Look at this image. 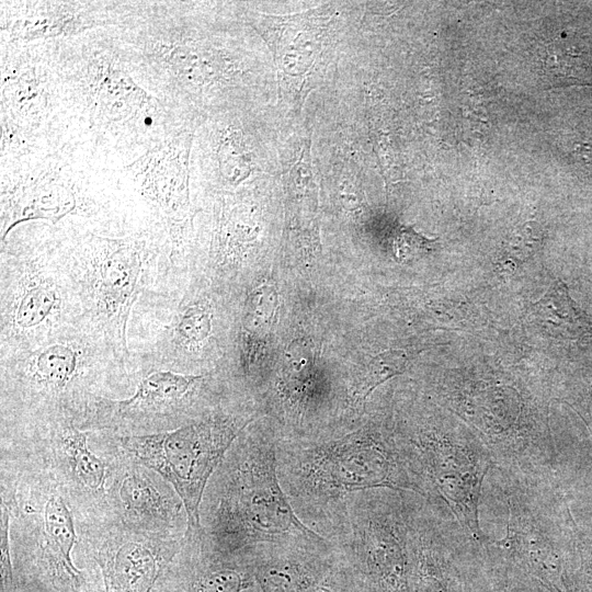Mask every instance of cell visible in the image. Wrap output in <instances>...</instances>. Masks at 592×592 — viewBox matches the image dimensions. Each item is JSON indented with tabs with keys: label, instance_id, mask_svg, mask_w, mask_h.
Returning <instances> with one entry per match:
<instances>
[{
	"label": "cell",
	"instance_id": "cell-1",
	"mask_svg": "<svg viewBox=\"0 0 592 592\" xmlns=\"http://www.w3.org/2000/svg\"><path fill=\"white\" fill-rule=\"evenodd\" d=\"M276 460L295 513L320 535L353 493L388 488L418 494L395 431L376 421L315 439L278 437Z\"/></svg>",
	"mask_w": 592,
	"mask_h": 592
},
{
	"label": "cell",
	"instance_id": "cell-2",
	"mask_svg": "<svg viewBox=\"0 0 592 592\" xmlns=\"http://www.w3.org/2000/svg\"><path fill=\"white\" fill-rule=\"evenodd\" d=\"M277 441L272 433L240 434L218 466L206 527L215 551L254 556L270 547L327 539L303 523L289 503L277 475Z\"/></svg>",
	"mask_w": 592,
	"mask_h": 592
},
{
	"label": "cell",
	"instance_id": "cell-3",
	"mask_svg": "<svg viewBox=\"0 0 592 592\" xmlns=\"http://www.w3.org/2000/svg\"><path fill=\"white\" fill-rule=\"evenodd\" d=\"M55 234L86 320L129 366L127 328L133 307L173 269L168 235L107 237L81 228Z\"/></svg>",
	"mask_w": 592,
	"mask_h": 592
},
{
	"label": "cell",
	"instance_id": "cell-4",
	"mask_svg": "<svg viewBox=\"0 0 592 592\" xmlns=\"http://www.w3.org/2000/svg\"><path fill=\"white\" fill-rule=\"evenodd\" d=\"M0 357L86 320L55 230L14 234L0 252Z\"/></svg>",
	"mask_w": 592,
	"mask_h": 592
},
{
	"label": "cell",
	"instance_id": "cell-5",
	"mask_svg": "<svg viewBox=\"0 0 592 592\" xmlns=\"http://www.w3.org/2000/svg\"><path fill=\"white\" fill-rule=\"evenodd\" d=\"M395 436L418 494L443 502L470 536L485 545L488 538L480 526L479 504L483 481L494 468L486 444L475 432L434 415L395 431Z\"/></svg>",
	"mask_w": 592,
	"mask_h": 592
},
{
	"label": "cell",
	"instance_id": "cell-6",
	"mask_svg": "<svg viewBox=\"0 0 592 592\" xmlns=\"http://www.w3.org/2000/svg\"><path fill=\"white\" fill-rule=\"evenodd\" d=\"M255 415L213 412L178 429L119 437L122 447L173 486L189 530L202 532L201 504L210 477Z\"/></svg>",
	"mask_w": 592,
	"mask_h": 592
},
{
	"label": "cell",
	"instance_id": "cell-7",
	"mask_svg": "<svg viewBox=\"0 0 592 592\" xmlns=\"http://www.w3.org/2000/svg\"><path fill=\"white\" fill-rule=\"evenodd\" d=\"M0 363L2 382L30 397L56 401L71 391H88L104 375L128 374V366L87 320L30 350L1 356Z\"/></svg>",
	"mask_w": 592,
	"mask_h": 592
},
{
	"label": "cell",
	"instance_id": "cell-8",
	"mask_svg": "<svg viewBox=\"0 0 592 592\" xmlns=\"http://www.w3.org/2000/svg\"><path fill=\"white\" fill-rule=\"evenodd\" d=\"M189 137L164 140L133 163L139 191L161 215L170 242V261L184 265V228L190 214Z\"/></svg>",
	"mask_w": 592,
	"mask_h": 592
},
{
	"label": "cell",
	"instance_id": "cell-9",
	"mask_svg": "<svg viewBox=\"0 0 592 592\" xmlns=\"http://www.w3.org/2000/svg\"><path fill=\"white\" fill-rule=\"evenodd\" d=\"M128 371L137 377L134 392L121 399L98 397L93 407L100 421L128 425L172 418L191 406L196 390L213 374H184L134 362Z\"/></svg>",
	"mask_w": 592,
	"mask_h": 592
},
{
	"label": "cell",
	"instance_id": "cell-10",
	"mask_svg": "<svg viewBox=\"0 0 592 592\" xmlns=\"http://www.w3.org/2000/svg\"><path fill=\"white\" fill-rule=\"evenodd\" d=\"M79 82L90 117L98 125L140 130L156 123L152 98L105 54L86 62Z\"/></svg>",
	"mask_w": 592,
	"mask_h": 592
},
{
	"label": "cell",
	"instance_id": "cell-11",
	"mask_svg": "<svg viewBox=\"0 0 592 592\" xmlns=\"http://www.w3.org/2000/svg\"><path fill=\"white\" fill-rule=\"evenodd\" d=\"M253 559V576L262 592H332L326 582L334 562L328 539L265 548Z\"/></svg>",
	"mask_w": 592,
	"mask_h": 592
},
{
	"label": "cell",
	"instance_id": "cell-12",
	"mask_svg": "<svg viewBox=\"0 0 592 592\" xmlns=\"http://www.w3.org/2000/svg\"><path fill=\"white\" fill-rule=\"evenodd\" d=\"M1 243L20 224L49 220L56 225L78 208L76 191L50 173L26 175L1 185Z\"/></svg>",
	"mask_w": 592,
	"mask_h": 592
},
{
	"label": "cell",
	"instance_id": "cell-13",
	"mask_svg": "<svg viewBox=\"0 0 592 592\" xmlns=\"http://www.w3.org/2000/svg\"><path fill=\"white\" fill-rule=\"evenodd\" d=\"M163 562L153 545L124 542L102 561L106 592H151Z\"/></svg>",
	"mask_w": 592,
	"mask_h": 592
},
{
	"label": "cell",
	"instance_id": "cell-14",
	"mask_svg": "<svg viewBox=\"0 0 592 592\" xmlns=\"http://www.w3.org/2000/svg\"><path fill=\"white\" fill-rule=\"evenodd\" d=\"M89 22L76 3L37 2L12 14L7 27L16 37L33 38L71 33L91 26Z\"/></svg>",
	"mask_w": 592,
	"mask_h": 592
},
{
	"label": "cell",
	"instance_id": "cell-15",
	"mask_svg": "<svg viewBox=\"0 0 592 592\" xmlns=\"http://www.w3.org/2000/svg\"><path fill=\"white\" fill-rule=\"evenodd\" d=\"M44 535L54 565L77 582L80 571L71 559L76 530L70 509L59 496H52L44 508Z\"/></svg>",
	"mask_w": 592,
	"mask_h": 592
},
{
	"label": "cell",
	"instance_id": "cell-16",
	"mask_svg": "<svg viewBox=\"0 0 592 592\" xmlns=\"http://www.w3.org/2000/svg\"><path fill=\"white\" fill-rule=\"evenodd\" d=\"M411 357L410 351L391 349L371 358L351 391V406L355 408L360 418L363 415L357 408L361 407L365 411L363 408L373 391L390 378L403 374L409 367Z\"/></svg>",
	"mask_w": 592,
	"mask_h": 592
},
{
	"label": "cell",
	"instance_id": "cell-17",
	"mask_svg": "<svg viewBox=\"0 0 592 592\" xmlns=\"http://www.w3.org/2000/svg\"><path fill=\"white\" fill-rule=\"evenodd\" d=\"M60 442L70 467L82 483L91 490H100L105 480V465L88 445V433L71 423L64 424Z\"/></svg>",
	"mask_w": 592,
	"mask_h": 592
},
{
	"label": "cell",
	"instance_id": "cell-18",
	"mask_svg": "<svg viewBox=\"0 0 592 592\" xmlns=\"http://www.w3.org/2000/svg\"><path fill=\"white\" fill-rule=\"evenodd\" d=\"M124 510L140 520H166L168 509L163 498L151 481L143 475L126 476L119 489Z\"/></svg>",
	"mask_w": 592,
	"mask_h": 592
},
{
	"label": "cell",
	"instance_id": "cell-19",
	"mask_svg": "<svg viewBox=\"0 0 592 592\" xmlns=\"http://www.w3.org/2000/svg\"><path fill=\"white\" fill-rule=\"evenodd\" d=\"M20 76L11 73L2 80L3 94L5 100L11 101V107L20 116L31 117L38 114L46 105L47 93L41 81L36 79L31 70H22ZM12 111V112H13Z\"/></svg>",
	"mask_w": 592,
	"mask_h": 592
},
{
	"label": "cell",
	"instance_id": "cell-20",
	"mask_svg": "<svg viewBox=\"0 0 592 592\" xmlns=\"http://www.w3.org/2000/svg\"><path fill=\"white\" fill-rule=\"evenodd\" d=\"M250 584V578L237 568L221 566L200 576L189 592H242Z\"/></svg>",
	"mask_w": 592,
	"mask_h": 592
},
{
	"label": "cell",
	"instance_id": "cell-21",
	"mask_svg": "<svg viewBox=\"0 0 592 592\" xmlns=\"http://www.w3.org/2000/svg\"><path fill=\"white\" fill-rule=\"evenodd\" d=\"M543 232L534 221L524 223L517 227L505 242V254L510 260L525 261L540 247Z\"/></svg>",
	"mask_w": 592,
	"mask_h": 592
},
{
	"label": "cell",
	"instance_id": "cell-22",
	"mask_svg": "<svg viewBox=\"0 0 592 592\" xmlns=\"http://www.w3.org/2000/svg\"><path fill=\"white\" fill-rule=\"evenodd\" d=\"M0 551L1 582L2 585H8L12 582L13 574L9 544V512L3 502L1 504Z\"/></svg>",
	"mask_w": 592,
	"mask_h": 592
}]
</instances>
